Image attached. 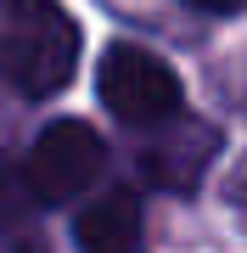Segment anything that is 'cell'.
Returning <instances> with one entry per match:
<instances>
[{"label":"cell","instance_id":"5b68a950","mask_svg":"<svg viewBox=\"0 0 247 253\" xmlns=\"http://www.w3.org/2000/svg\"><path fill=\"white\" fill-rule=\"evenodd\" d=\"M39 191H34V174H28V163L6 158L0 152V231H17L28 214H34Z\"/></svg>","mask_w":247,"mask_h":253},{"label":"cell","instance_id":"277c9868","mask_svg":"<svg viewBox=\"0 0 247 253\" xmlns=\"http://www.w3.org/2000/svg\"><path fill=\"white\" fill-rule=\"evenodd\" d=\"M79 253H141V203L135 191H107L79 214Z\"/></svg>","mask_w":247,"mask_h":253},{"label":"cell","instance_id":"6da1fadb","mask_svg":"<svg viewBox=\"0 0 247 253\" xmlns=\"http://www.w3.org/2000/svg\"><path fill=\"white\" fill-rule=\"evenodd\" d=\"M79 28L56 0H11V17L0 28V73L17 96H56L73 79Z\"/></svg>","mask_w":247,"mask_h":253},{"label":"cell","instance_id":"7a4b0ae2","mask_svg":"<svg viewBox=\"0 0 247 253\" xmlns=\"http://www.w3.org/2000/svg\"><path fill=\"white\" fill-rule=\"evenodd\" d=\"M96 90L107 101L112 118L146 129V124H163V118L180 113V79L163 56L141 51V45H112L101 56V73H96Z\"/></svg>","mask_w":247,"mask_h":253},{"label":"cell","instance_id":"52a82bcc","mask_svg":"<svg viewBox=\"0 0 247 253\" xmlns=\"http://www.w3.org/2000/svg\"><path fill=\"white\" fill-rule=\"evenodd\" d=\"M230 203H236V208H247V174H242L236 186H230Z\"/></svg>","mask_w":247,"mask_h":253},{"label":"cell","instance_id":"3957f363","mask_svg":"<svg viewBox=\"0 0 247 253\" xmlns=\"http://www.w3.org/2000/svg\"><path fill=\"white\" fill-rule=\"evenodd\" d=\"M101 135L84 118H56V124L39 129L34 152H28V174H34V191L39 203H62V197H79L84 186L101 174Z\"/></svg>","mask_w":247,"mask_h":253},{"label":"cell","instance_id":"8992f818","mask_svg":"<svg viewBox=\"0 0 247 253\" xmlns=\"http://www.w3.org/2000/svg\"><path fill=\"white\" fill-rule=\"evenodd\" d=\"M191 11H213V17H225V11H236L242 0H185Z\"/></svg>","mask_w":247,"mask_h":253}]
</instances>
